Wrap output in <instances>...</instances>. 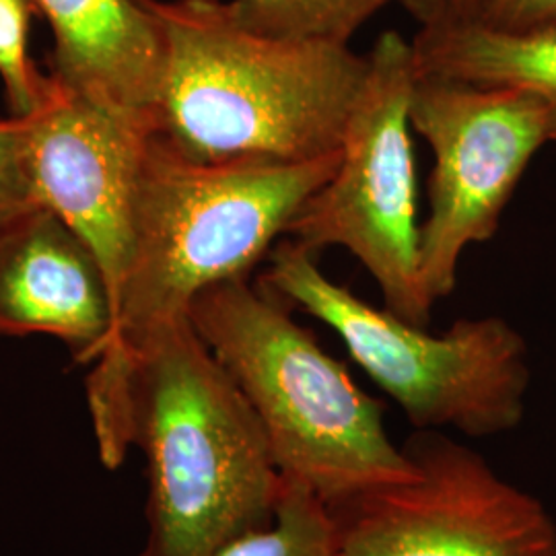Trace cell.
Instances as JSON below:
<instances>
[{
  "instance_id": "8fae6325",
  "label": "cell",
  "mask_w": 556,
  "mask_h": 556,
  "mask_svg": "<svg viewBox=\"0 0 556 556\" xmlns=\"http://www.w3.org/2000/svg\"><path fill=\"white\" fill-rule=\"evenodd\" d=\"M54 31L52 77L119 118L155 130L165 38L149 0H31Z\"/></svg>"
},
{
  "instance_id": "52a82bcc",
  "label": "cell",
  "mask_w": 556,
  "mask_h": 556,
  "mask_svg": "<svg viewBox=\"0 0 556 556\" xmlns=\"http://www.w3.org/2000/svg\"><path fill=\"white\" fill-rule=\"evenodd\" d=\"M408 119L435 157L418 258L422 287L438 305L456 289L464 252L497 233L528 165L551 142V126L530 91L418 73Z\"/></svg>"
},
{
  "instance_id": "e0dca14e",
  "label": "cell",
  "mask_w": 556,
  "mask_h": 556,
  "mask_svg": "<svg viewBox=\"0 0 556 556\" xmlns=\"http://www.w3.org/2000/svg\"><path fill=\"white\" fill-rule=\"evenodd\" d=\"M27 118H0V220L40 204L27 161Z\"/></svg>"
},
{
  "instance_id": "4fadbf2b",
  "label": "cell",
  "mask_w": 556,
  "mask_h": 556,
  "mask_svg": "<svg viewBox=\"0 0 556 556\" xmlns=\"http://www.w3.org/2000/svg\"><path fill=\"white\" fill-rule=\"evenodd\" d=\"M396 0H231L245 29L277 40L349 43L358 27Z\"/></svg>"
},
{
  "instance_id": "2e32d148",
  "label": "cell",
  "mask_w": 556,
  "mask_h": 556,
  "mask_svg": "<svg viewBox=\"0 0 556 556\" xmlns=\"http://www.w3.org/2000/svg\"><path fill=\"white\" fill-rule=\"evenodd\" d=\"M450 21L507 34L556 31V0H459Z\"/></svg>"
},
{
  "instance_id": "ac0fdd59",
  "label": "cell",
  "mask_w": 556,
  "mask_h": 556,
  "mask_svg": "<svg viewBox=\"0 0 556 556\" xmlns=\"http://www.w3.org/2000/svg\"><path fill=\"white\" fill-rule=\"evenodd\" d=\"M415 20L425 25L450 21L456 13L459 0H396Z\"/></svg>"
},
{
  "instance_id": "30bf717a",
  "label": "cell",
  "mask_w": 556,
  "mask_h": 556,
  "mask_svg": "<svg viewBox=\"0 0 556 556\" xmlns=\"http://www.w3.org/2000/svg\"><path fill=\"white\" fill-rule=\"evenodd\" d=\"M114 299L96 252L54 211L0 220V337H52L93 363L114 334Z\"/></svg>"
},
{
  "instance_id": "6da1fadb",
  "label": "cell",
  "mask_w": 556,
  "mask_h": 556,
  "mask_svg": "<svg viewBox=\"0 0 556 556\" xmlns=\"http://www.w3.org/2000/svg\"><path fill=\"white\" fill-rule=\"evenodd\" d=\"M101 462L147 464L140 556H215L277 517L285 478L250 402L190 318L103 351L87 378Z\"/></svg>"
},
{
  "instance_id": "9c48e42d",
  "label": "cell",
  "mask_w": 556,
  "mask_h": 556,
  "mask_svg": "<svg viewBox=\"0 0 556 556\" xmlns=\"http://www.w3.org/2000/svg\"><path fill=\"white\" fill-rule=\"evenodd\" d=\"M27 124L36 199L96 252L116 305L132 248L144 149L155 130L71 93L56 79Z\"/></svg>"
},
{
  "instance_id": "3957f363",
  "label": "cell",
  "mask_w": 556,
  "mask_h": 556,
  "mask_svg": "<svg viewBox=\"0 0 556 556\" xmlns=\"http://www.w3.org/2000/svg\"><path fill=\"white\" fill-rule=\"evenodd\" d=\"M188 318L256 413L285 480L332 505L417 477L379 400L321 349L287 301L233 278L202 291Z\"/></svg>"
},
{
  "instance_id": "7a4b0ae2",
  "label": "cell",
  "mask_w": 556,
  "mask_h": 556,
  "mask_svg": "<svg viewBox=\"0 0 556 556\" xmlns=\"http://www.w3.org/2000/svg\"><path fill=\"white\" fill-rule=\"evenodd\" d=\"M165 38L155 132L199 161L337 153L369 73L349 43L277 40L223 0H149Z\"/></svg>"
},
{
  "instance_id": "8992f818",
  "label": "cell",
  "mask_w": 556,
  "mask_h": 556,
  "mask_svg": "<svg viewBox=\"0 0 556 556\" xmlns=\"http://www.w3.org/2000/svg\"><path fill=\"white\" fill-rule=\"evenodd\" d=\"M346 124L334 176L299 208L287 238L319 254L344 248L378 282L383 307L429 328L435 303L420 278L417 161L408 101L417 79L413 41L379 36Z\"/></svg>"
},
{
  "instance_id": "5b68a950",
  "label": "cell",
  "mask_w": 556,
  "mask_h": 556,
  "mask_svg": "<svg viewBox=\"0 0 556 556\" xmlns=\"http://www.w3.org/2000/svg\"><path fill=\"white\" fill-rule=\"evenodd\" d=\"M266 262L256 282L334 330L417 431L480 439L521 425L532 371L528 344L507 319L462 318L431 334L330 280L295 239H280Z\"/></svg>"
},
{
  "instance_id": "ba28073f",
  "label": "cell",
  "mask_w": 556,
  "mask_h": 556,
  "mask_svg": "<svg viewBox=\"0 0 556 556\" xmlns=\"http://www.w3.org/2000/svg\"><path fill=\"white\" fill-rule=\"evenodd\" d=\"M417 477L326 505L338 556H556V519L466 443L417 431Z\"/></svg>"
},
{
  "instance_id": "5bb4252c",
  "label": "cell",
  "mask_w": 556,
  "mask_h": 556,
  "mask_svg": "<svg viewBox=\"0 0 556 556\" xmlns=\"http://www.w3.org/2000/svg\"><path fill=\"white\" fill-rule=\"evenodd\" d=\"M215 556H338L332 517L309 489L285 480L275 521L229 542Z\"/></svg>"
},
{
  "instance_id": "9a60e30c",
  "label": "cell",
  "mask_w": 556,
  "mask_h": 556,
  "mask_svg": "<svg viewBox=\"0 0 556 556\" xmlns=\"http://www.w3.org/2000/svg\"><path fill=\"white\" fill-rule=\"evenodd\" d=\"M31 13H38L31 0H0V79L17 118L40 112L54 91V79L41 75L27 52Z\"/></svg>"
},
{
  "instance_id": "277c9868",
  "label": "cell",
  "mask_w": 556,
  "mask_h": 556,
  "mask_svg": "<svg viewBox=\"0 0 556 556\" xmlns=\"http://www.w3.org/2000/svg\"><path fill=\"white\" fill-rule=\"evenodd\" d=\"M338 163L340 151L305 161H199L153 132L105 351L188 318L192 301L208 287L250 278Z\"/></svg>"
},
{
  "instance_id": "7c38bea8",
  "label": "cell",
  "mask_w": 556,
  "mask_h": 556,
  "mask_svg": "<svg viewBox=\"0 0 556 556\" xmlns=\"http://www.w3.org/2000/svg\"><path fill=\"white\" fill-rule=\"evenodd\" d=\"M413 41L418 75L538 96L556 142V31L507 34L466 21L420 27Z\"/></svg>"
}]
</instances>
